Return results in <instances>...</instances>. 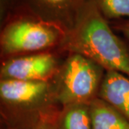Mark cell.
I'll list each match as a JSON object with an SVG mask.
<instances>
[{"instance_id": "obj_1", "label": "cell", "mask_w": 129, "mask_h": 129, "mask_svg": "<svg viewBox=\"0 0 129 129\" xmlns=\"http://www.w3.org/2000/svg\"><path fill=\"white\" fill-rule=\"evenodd\" d=\"M64 49L92 60L107 71L129 77V53L96 6L87 0L62 39Z\"/></svg>"}, {"instance_id": "obj_2", "label": "cell", "mask_w": 129, "mask_h": 129, "mask_svg": "<svg viewBox=\"0 0 129 129\" xmlns=\"http://www.w3.org/2000/svg\"><path fill=\"white\" fill-rule=\"evenodd\" d=\"M0 97L12 128L34 129L57 115L47 111L44 106L50 98L55 99L54 89L47 81L1 80Z\"/></svg>"}, {"instance_id": "obj_3", "label": "cell", "mask_w": 129, "mask_h": 129, "mask_svg": "<svg viewBox=\"0 0 129 129\" xmlns=\"http://www.w3.org/2000/svg\"><path fill=\"white\" fill-rule=\"evenodd\" d=\"M103 68L89 58L72 53L60 69L54 86L56 101L63 107L90 104L98 95Z\"/></svg>"}, {"instance_id": "obj_4", "label": "cell", "mask_w": 129, "mask_h": 129, "mask_svg": "<svg viewBox=\"0 0 129 129\" xmlns=\"http://www.w3.org/2000/svg\"><path fill=\"white\" fill-rule=\"evenodd\" d=\"M64 33L62 28L29 11L28 14L15 16L5 25L1 34V48L7 55L42 50L54 45Z\"/></svg>"}, {"instance_id": "obj_5", "label": "cell", "mask_w": 129, "mask_h": 129, "mask_svg": "<svg viewBox=\"0 0 129 129\" xmlns=\"http://www.w3.org/2000/svg\"><path fill=\"white\" fill-rule=\"evenodd\" d=\"M57 69L55 58L50 54H36L14 57L1 68L2 80L47 81Z\"/></svg>"}, {"instance_id": "obj_6", "label": "cell", "mask_w": 129, "mask_h": 129, "mask_svg": "<svg viewBox=\"0 0 129 129\" xmlns=\"http://www.w3.org/2000/svg\"><path fill=\"white\" fill-rule=\"evenodd\" d=\"M87 0H24L25 6L42 19L68 30Z\"/></svg>"}, {"instance_id": "obj_7", "label": "cell", "mask_w": 129, "mask_h": 129, "mask_svg": "<svg viewBox=\"0 0 129 129\" xmlns=\"http://www.w3.org/2000/svg\"><path fill=\"white\" fill-rule=\"evenodd\" d=\"M98 96L129 120V77L119 72L107 71Z\"/></svg>"}, {"instance_id": "obj_8", "label": "cell", "mask_w": 129, "mask_h": 129, "mask_svg": "<svg viewBox=\"0 0 129 129\" xmlns=\"http://www.w3.org/2000/svg\"><path fill=\"white\" fill-rule=\"evenodd\" d=\"M92 129H129V120L106 101L97 98L90 104Z\"/></svg>"}, {"instance_id": "obj_9", "label": "cell", "mask_w": 129, "mask_h": 129, "mask_svg": "<svg viewBox=\"0 0 129 129\" xmlns=\"http://www.w3.org/2000/svg\"><path fill=\"white\" fill-rule=\"evenodd\" d=\"M56 129H92L90 104L63 107L55 119Z\"/></svg>"}, {"instance_id": "obj_10", "label": "cell", "mask_w": 129, "mask_h": 129, "mask_svg": "<svg viewBox=\"0 0 129 129\" xmlns=\"http://www.w3.org/2000/svg\"><path fill=\"white\" fill-rule=\"evenodd\" d=\"M108 19H129V0H90Z\"/></svg>"}, {"instance_id": "obj_11", "label": "cell", "mask_w": 129, "mask_h": 129, "mask_svg": "<svg viewBox=\"0 0 129 129\" xmlns=\"http://www.w3.org/2000/svg\"><path fill=\"white\" fill-rule=\"evenodd\" d=\"M57 115L55 118L43 121L42 123L38 125L37 127L34 129H56L55 119Z\"/></svg>"}, {"instance_id": "obj_12", "label": "cell", "mask_w": 129, "mask_h": 129, "mask_svg": "<svg viewBox=\"0 0 129 129\" xmlns=\"http://www.w3.org/2000/svg\"><path fill=\"white\" fill-rule=\"evenodd\" d=\"M116 28L129 40V19H125L116 25Z\"/></svg>"}, {"instance_id": "obj_13", "label": "cell", "mask_w": 129, "mask_h": 129, "mask_svg": "<svg viewBox=\"0 0 129 129\" xmlns=\"http://www.w3.org/2000/svg\"><path fill=\"white\" fill-rule=\"evenodd\" d=\"M5 129H14V128H9V127H8V128H7Z\"/></svg>"}]
</instances>
